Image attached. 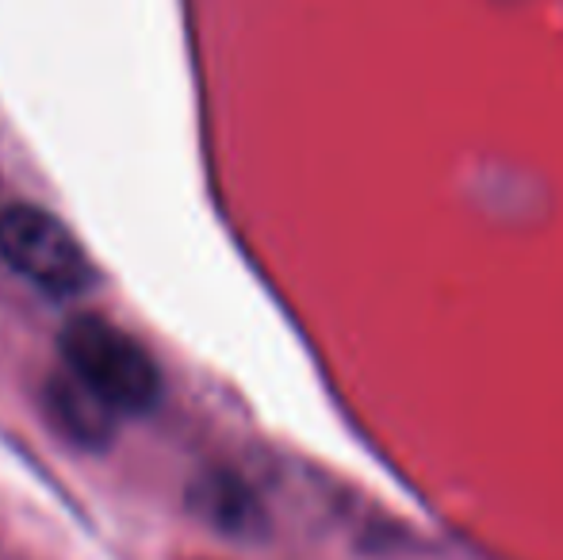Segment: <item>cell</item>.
Listing matches in <instances>:
<instances>
[{
    "instance_id": "3",
    "label": "cell",
    "mask_w": 563,
    "mask_h": 560,
    "mask_svg": "<svg viewBox=\"0 0 563 560\" xmlns=\"http://www.w3.org/2000/svg\"><path fill=\"white\" fill-rule=\"evenodd\" d=\"M51 411L58 415V422L66 426L69 438H81V441H89V446L104 441L108 430H112V411H108L92 392H85L74 376L58 381L51 388Z\"/></svg>"
},
{
    "instance_id": "4",
    "label": "cell",
    "mask_w": 563,
    "mask_h": 560,
    "mask_svg": "<svg viewBox=\"0 0 563 560\" xmlns=\"http://www.w3.org/2000/svg\"><path fill=\"white\" fill-rule=\"evenodd\" d=\"M200 503L223 530H238V526L245 523V515H250V499H245V492H238L230 480H216L211 492H200Z\"/></svg>"
},
{
    "instance_id": "1",
    "label": "cell",
    "mask_w": 563,
    "mask_h": 560,
    "mask_svg": "<svg viewBox=\"0 0 563 560\" xmlns=\"http://www.w3.org/2000/svg\"><path fill=\"white\" fill-rule=\"evenodd\" d=\"M69 376L112 415H142L162 396V376L134 338L104 319H74L58 334Z\"/></svg>"
},
{
    "instance_id": "2",
    "label": "cell",
    "mask_w": 563,
    "mask_h": 560,
    "mask_svg": "<svg viewBox=\"0 0 563 560\" xmlns=\"http://www.w3.org/2000/svg\"><path fill=\"white\" fill-rule=\"evenodd\" d=\"M0 257L12 273L58 299L85 296L97 284V265L62 219L35 204L0 211Z\"/></svg>"
}]
</instances>
